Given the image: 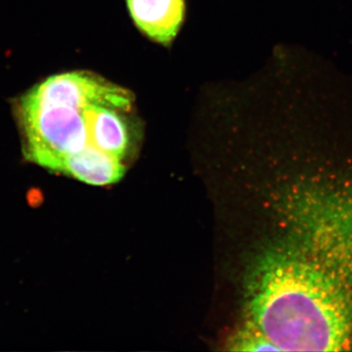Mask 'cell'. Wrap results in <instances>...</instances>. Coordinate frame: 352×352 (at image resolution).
<instances>
[{
    "label": "cell",
    "instance_id": "7a4b0ae2",
    "mask_svg": "<svg viewBox=\"0 0 352 352\" xmlns=\"http://www.w3.org/2000/svg\"><path fill=\"white\" fill-rule=\"evenodd\" d=\"M82 107L30 90L17 107L27 157L59 173L67 157L89 145Z\"/></svg>",
    "mask_w": 352,
    "mask_h": 352
},
{
    "label": "cell",
    "instance_id": "5b68a950",
    "mask_svg": "<svg viewBox=\"0 0 352 352\" xmlns=\"http://www.w3.org/2000/svg\"><path fill=\"white\" fill-rule=\"evenodd\" d=\"M59 173L95 186H106L119 182L124 175L120 157L88 145L64 160Z\"/></svg>",
    "mask_w": 352,
    "mask_h": 352
},
{
    "label": "cell",
    "instance_id": "8992f818",
    "mask_svg": "<svg viewBox=\"0 0 352 352\" xmlns=\"http://www.w3.org/2000/svg\"><path fill=\"white\" fill-rule=\"evenodd\" d=\"M88 144L115 156H124L129 145L126 122L116 109L89 104L82 107Z\"/></svg>",
    "mask_w": 352,
    "mask_h": 352
},
{
    "label": "cell",
    "instance_id": "52a82bcc",
    "mask_svg": "<svg viewBox=\"0 0 352 352\" xmlns=\"http://www.w3.org/2000/svg\"><path fill=\"white\" fill-rule=\"evenodd\" d=\"M233 344V349L235 351H279L276 346H273L270 340L266 339L261 332H259L258 329L252 322L249 327L245 328V330L242 331V333L236 338Z\"/></svg>",
    "mask_w": 352,
    "mask_h": 352
},
{
    "label": "cell",
    "instance_id": "277c9868",
    "mask_svg": "<svg viewBox=\"0 0 352 352\" xmlns=\"http://www.w3.org/2000/svg\"><path fill=\"white\" fill-rule=\"evenodd\" d=\"M136 25L150 38L168 44L184 19V0H127Z\"/></svg>",
    "mask_w": 352,
    "mask_h": 352
},
{
    "label": "cell",
    "instance_id": "3957f363",
    "mask_svg": "<svg viewBox=\"0 0 352 352\" xmlns=\"http://www.w3.org/2000/svg\"><path fill=\"white\" fill-rule=\"evenodd\" d=\"M34 88L41 94L76 106L97 104L116 110H129L134 100L129 90L87 72L51 76Z\"/></svg>",
    "mask_w": 352,
    "mask_h": 352
},
{
    "label": "cell",
    "instance_id": "6da1fadb",
    "mask_svg": "<svg viewBox=\"0 0 352 352\" xmlns=\"http://www.w3.org/2000/svg\"><path fill=\"white\" fill-rule=\"evenodd\" d=\"M287 239L252 288V322L279 351L352 349V175L298 195Z\"/></svg>",
    "mask_w": 352,
    "mask_h": 352
}]
</instances>
